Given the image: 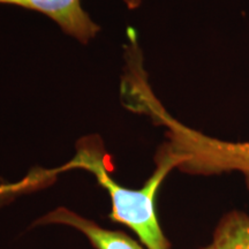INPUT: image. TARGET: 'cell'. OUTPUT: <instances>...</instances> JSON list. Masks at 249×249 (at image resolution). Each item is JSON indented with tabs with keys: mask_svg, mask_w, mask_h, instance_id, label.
Segmentation results:
<instances>
[{
	"mask_svg": "<svg viewBox=\"0 0 249 249\" xmlns=\"http://www.w3.org/2000/svg\"><path fill=\"white\" fill-rule=\"evenodd\" d=\"M38 224H62L82 232L96 249H144L124 232L103 229L92 220L79 216L66 208H58L37 220Z\"/></svg>",
	"mask_w": 249,
	"mask_h": 249,
	"instance_id": "cell-4",
	"label": "cell"
},
{
	"mask_svg": "<svg viewBox=\"0 0 249 249\" xmlns=\"http://www.w3.org/2000/svg\"><path fill=\"white\" fill-rule=\"evenodd\" d=\"M198 249H249V214L241 210L227 211L218 222L211 241Z\"/></svg>",
	"mask_w": 249,
	"mask_h": 249,
	"instance_id": "cell-5",
	"label": "cell"
},
{
	"mask_svg": "<svg viewBox=\"0 0 249 249\" xmlns=\"http://www.w3.org/2000/svg\"><path fill=\"white\" fill-rule=\"evenodd\" d=\"M129 9H135L142 0H124ZM0 4L13 5L37 11L59 24L65 33L86 44L96 36L99 27L90 18L81 0H0Z\"/></svg>",
	"mask_w": 249,
	"mask_h": 249,
	"instance_id": "cell-3",
	"label": "cell"
},
{
	"mask_svg": "<svg viewBox=\"0 0 249 249\" xmlns=\"http://www.w3.org/2000/svg\"><path fill=\"white\" fill-rule=\"evenodd\" d=\"M76 156L64 169L87 170L96 177L99 185L108 192L112 202L110 218L113 222L129 227L141 239L147 249H171V244L161 231L156 213V195L163 181L181 158L174 154L166 142L158 148L155 156L156 169L140 189L124 188L108 173L105 152L97 138H86L77 143Z\"/></svg>",
	"mask_w": 249,
	"mask_h": 249,
	"instance_id": "cell-1",
	"label": "cell"
},
{
	"mask_svg": "<svg viewBox=\"0 0 249 249\" xmlns=\"http://www.w3.org/2000/svg\"><path fill=\"white\" fill-rule=\"evenodd\" d=\"M139 107L157 124L166 128V142L181 157L178 170L192 176L239 173L249 192V140L226 141L186 126L173 118L155 97L143 79L136 81Z\"/></svg>",
	"mask_w": 249,
	"mask_h": 249,
	"instance_id": "cell-2",
	"label": "cell"
}]
</instances>
